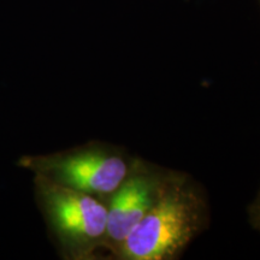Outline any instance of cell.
<instances>
[{
    "label": "cell",
    "instance_id": "cell-1",
    "mask_svg": "<svg viewBox=\"0 0 260 260\" xmlns=\"http://www.w3.org/2000/svg\"><path fill=\"white\" fill-rule=\"evenodd\" d=\"M204 190L183 172L168 170L157 199L123 242L118 260H176L207 226Z\"/></svg>",
    "mask_w": 260,
    "mask_h": 260
},
{
    "label": "cell",
    "instance_id": "cell-2",
    "mask_svg": "<svg viewBox=\"0 0 260 260\" xmlns=\"http://www.w3.org/2000/svg\"><path fill=\"white\" fill-rule=\"evenodd\" d=\"M34 193L61 258H96L105 245L106 200L60 186L41 175H34Z\"/></svg>",
    "mask_w": 260,
    "mask_h": 260
},
{
    "label": "cell",
    "instance_id": "cell-3",
    "mask_svg": "<svg viewBox=\"0 0 260 260\" xmlns=\"http://www.w3.org/2000/svg\"><path fill=\"white\" fill-rule=\"evenodd\" d=\"M134 158L124 149L100 141L48 154H28L18 167L60 186L106 200L128 176Z\"/></svg>",
    "mask_w": 260,
    "mask_h": 260
},
{
    "label": "cell",
    "instance_id": "cell-4",
    "mask_svg": "<svg viewBox=\"0 0 260 260\" xmlns=\"http://www.w3.org/2000/svg\"><path fill=\"white\" fill-rule=\"evenodd\" d=\"M168 169L134 158L128 176L106 201L107 222L104 249L115 259L129 234L157 199Z\"/></svg>",
    "mask_w": 260,
    "mask_h": 260
},
{
    "label": "cell",
    "instance_id": "cell-5",
    "mask_svg": "<svg viewBox=\"0 0 260 260\" xmlns=\"http://www.w3.org/2000/svg\"><path fill=\"white\" fill-rule=\"evenodd\" d=\"M247 214H248V220L251 223L252 228H254L255 230H259L260 232V189L255 194L252 203L249 204Z\"/></svg>",
    "mask_w": 260,
    "mask_h": 260
}]
</instances>
